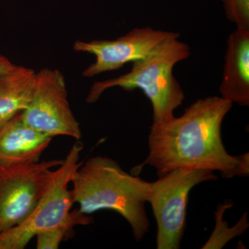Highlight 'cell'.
I'll return each mask as SVG.
<instances>
[{
  "label": "cell",
  "mask_w": 249,
  "mask_h": 249,
  "mask_svg": "<svg viewBox=\"0 0 249 249\" xmlns=\"http://www.w3.org/2000/svg\"><path fill=\"white\" fill-rule=\"evenodd\" d=\"M178 39L167 41L146 58L133 62L132 70L127 73L93 83L87 103L97 102L103 93L111 88L118 87L127 91L139 89L151 102L152 124L173 119L174 111L185 99L183 89L173 75V69L191 55L189 46Z\"/></svg>",
  "instance_id": "cell-3"
},
{
  "label": "cell",
  "mask_w": 249,
  "mask_h": 249,
  "mask_svg": "<svg viewBox=\"0 0 249 249\" xmlns=\"http://www.w3.org/2000/svg\"><path fill=\"white\" fill-rule=\"evenodd\" d=\"M232 106L221 96H209L193 103L179 117L152 124L149 155L134 170L151 165L159 177L178 168L218 171L225 178L248 176V152L231 155L223 144L221 128Z\"/></svg>",
  "instance_id": "cell-1"
},
{
  "label": "cell",
  "mask_w": 249,
  "mask_h": 249,
  "mask_svg": "<svg viewBox=\"0 0 249 249\" xmlns=\"http://www.w3.org/2000/svg\"><path fill=\"white\" fill-rule=\"evenodd\" d=\"M36 73L32 69L19 66L0 75V128L27 108Z\"/></svg>",
  "instance_id": "cell-11"
},
{
  "label": "cell",
  "mask_w": 249,
  "mask_h": 249,
  "mask_svg": "<svg viewBox=\"0 0 249 249\" xmlns=\"http://www.w3.org/2000/svg\"><path fill=\"white\" fill-rule=\"evenodd\" d=\"M180 34L152 27L135 28L116 40H76V52L93 54L95 61L83 71L87 78L119 70L129 62L146 58L167 41L178 39Z\"/></svg>",
  "instance_id": "cell-8"
},
{
  "label": "cell",
  "mask_w": 249,
  "mask_h": 249,
  "mask_svg": "<svg viewBox=\"0 0 249 249\" xmlns=\"http://www.w3.org/2000/svg\"><path fill=\"white\" fill-rule=\"evenodd\" d=\"M231 202L219 204L217 211L214 213L216 225L211 237L201 249H222L229 241L237 236L242 235L249 227L248 213L242 214L239 222L232 227H229L227 221L224 220V213L227 209L232 206Z\"/></svg>",
  "instance_id": "cell-12"
},
{
  "label": "cell",
  "mask_w": 249,
  "mask_h": 249,
  "mask_svg": "<svg viewBox=\"0 0 249 249\" xmlns=\"http://www.w3.org/2000/svg\"><path fill=\"white\" fill-rule=\"evenodd\" d=\"M83 143L73 144L66 158L52 177L35 209L24 222L0 233V249H23L33 237L41 232L60 227L72 220L78 209L71 211L74 204L69 186L81 165L80 153Z\"/></svg>",
  "instance_id": "cell-4"
},
{
  "label": "cell",
  "mask_w": 249,
  "mask_h": 249,
  "mask_svg": "<svg viewBox=\"0 0 249 249\" xmlns=\"http://www.w3.org/2000/svg\"><path fill=\"white\" fill-rule=\"evenodd\" d=\"M63 160L0 165V233L22 224L35 209L54 168Z\"/></svg>",
  "instance_id": "cell-6"
},
{
  "label": "cell",
  "mask_w": 249,
  "mask_h": 249,
  "mask_svg": "<svg viewBox=\"0 0 249 249\" xmlns=\"http://www.w3.org/2000/svg\"><path fill=\"white\" fill-rule=\"evenodd\" d=\"M22 116L31 127L52 137L81 139L79 123L69 103L65 77L58 70L44 68L36 73L30 101Z\"/></svg>",
  "instance_id": "cell-7"
},
{
  "label": "cell",
  "mask_w": 249,
  "mask_h": 249,
  "mask_svg": "<svg viewBox=\"0 0 249 249\" xmlns=\"http://www.w3.org/2000/svg\"><path fill=\"white\" fill-rule=\"evenodd\" d=\"M227 43L219 92L232 104L249 107V29L236 27Z\"/></svg>",
  "instance_id": "cell-9"
},
{
  "label": "cell",
  "mask_w": 249,
  "mask_h": 249,
  "mask_svg": "<svg viewBox=\"0 0 249 249\" xmlns=\"http://www.w3.org/2000/svg\"><path fill=\"white\" fill-rule=\"evenodd\" d=\"M92 222V217H89L88 214L83 213L78 209L76 215L70 222L36 235L37 249H58L62 242L73 235V229L76 226L88 225Z\"/></svg>",
  "instance_id": "cell-13"
},
{
  "label": "cell",
  "mask_w": 249,
  "mask_h": 249,
  "mask_svg": "<svg viewBox=\"0 0 249 249\" xmlns=\"http://www.w3.org/2000/svg\"><path fill=\"white\" fill-rule=\"evenodd\" d=\"M19 65H15L7 57L0 54V75L16 70Z\"/></svg>",
  "instance_id": "cell-15"
},
{
  "label": "cell",
  "mask_w": 249,
  "mask_h": 249,
  "mask_svg": "<svg viewBox=\"0 0 249 249\" xmlns=\"http://www.w3.org/2000/svg\"><path fill=\"white\" fill-rule=\"evenodd\" d=\"M53 137L33 128L22 112L0 128V165L28 164L40 161Z\"/></svg>",
  "instance_id": "cell-10"
},
{
  "label": "cell",
  "mask_w": 249,
  "mask_h": 249,
  "mask_svg": "<svg viewBox=\"0 0 249 249\" xmlns=\"http://www.w3.org/2000/svg\"><path fill=\"white\" fill-rule=\"evenodd\" d=\"M228 20L249 29V0H220Z\"/></svg>",
  "instance_id": "cell-14"
},
{
  "label": "cell",
  "mask_w": 249,
  "mask_h": 249,
  "mask_svg": "<svg viewBox=\"0 0 249 249\" xmlns=\"http://www.w3.org/2000/svg\"><path fill=\"white\" fill-rule=\"evenodd\" d=\"M71 184L73 202L83 213L115 211L128 223L137 242L148 232L145 205L151 182L124 171L115 160L103 156L88 159L77 170Z\"/></svg>",
  "instance_id": "cell-2"
},
{
  "label": "cell",
  "mask_w": 249,
  "mask_h": 249,
  "mask_svg": "<svg viewBox=\"0 0 249 249\" xmlns=\"http://www.w3.org/2000/svg\"><path fill=\"white\" fill-rule=\"evenodd\" d=\"M217 178L213 170L178 168L151 182L147 202L157 222V249L181 248L190 192L199 183Z\"/></svg>",
  "instance_id": "cell-5"
}]
</instances>
